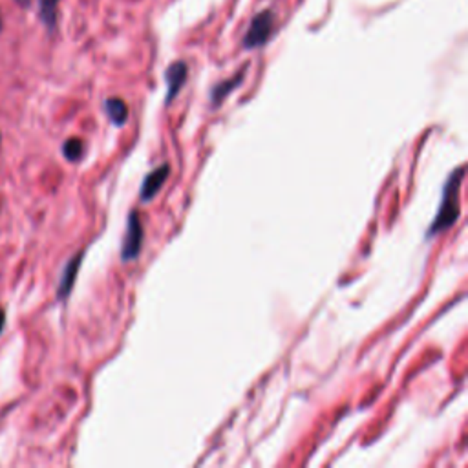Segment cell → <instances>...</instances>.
Wrapping results in <instances>:
<instances>
[{
    "instance_id": "1",
    "label": "cell",
    "mask_w": 468,
    "mask_h": 468,
    "mask_svg": "<svg viewBox=\"0 0 468 468\" xmlns=\"http://www.w3.org/2000/svg\"><path fill=\"white\" fill-rule=\"evenodd\" d=\"M465 176V167L456 168L448 176L447 183L443 187V196H441V205L433 218L430 229H428L426 238H435L438 234H443L448 231L456 222H458L461 207H459V190H461V181Z\"/></svg>"
},
{
    "instance_id": "2",
    "label": "cell",
    "mask_w": 468,
    "mask_h": 468,
    "mask_svg": "<svg viewBox=\"0 0 468 468\" xmlns=\"http://www.w3.org/2000/svg\"><path fill=\"white\" fill-rule=\"evenodd\" d=\"M275 11L271 10H264L256 13L249 22V28L245 31L244 41H242V46L245 50H258V48L265 46L267 41L273 35V31H275Z\"/></svg>"
},
{
    "instance_id": "3",
    "label": "cell",
    "mask_w": 468,
    "mask_h": 468,
    "mask_svg": "<svg viewBox=\"0 0 468 468\" xmlns=\"http://www.w3.org/2000/svg\"><path fill=\"white\" fill-rule=\"evenodd\" d=\"M143 242H145V231H143V224L139 219L138 210H132L128 214L127 231H125V238H123L121 245V260L123 262H130L139 256L143 249Z\"/></svg>"
},
{
    "instance_id": "4",
    "label": "cell",
    "mask_w": 468,
    "mask_h": 468,
    "mask_svg": "<svg viewBox=\"0 0 468 468\" xmlns=\"http://www.w3.org/2000/svg\"><path fill=\"white\" fill-rule=\"evenodd\" d=\"M84 258V251H79L75 256H71L68 260V264L64 265L62 269L61 280H59V287H57V298L59 300H68L73 285H75L77 275H79V269H81V262Z\"/></svg>"
},
{
    "instance_id": "5",
    "label": "cell",
    "mask_w": 468,
    "mask_h": 468,
    "mask_svg": "<svg viewBox=\"0 0 468 468\" xmlns=\"http://www.w3.org/2000/svg\"><path fill=\"white\" fill-rule=\"evenodd\" d=\"M168 174H170V167L168 165H161V167L154 168L150 174H147V178L143 179L141 188H139V198H141V201L148 204V201H152L158 196L163 183L167 181Z\"/></svg>"
},
{
    "instance_id": "6",
    "label": "cell",
    "mask_w": 468,
    "mask_h": 468,
    "mask_svg": "<svg viewBox=\"0 0 468 468\" xmlns=\"http://www.w3.org/2000/svg\"><path fill=\"white\" fill-rule=\"evenodd\" d=\"M188 68L183 61L172 62L170 66L165 71V81H167V97H165V105H170L172 99L179 93V90L183 88V84L187 82Z\"/></svg>"
},
{
    "instance_id": "7",
    "label": "cell",
    "mask_w": 468,
    "mask_h": 468,
    "mask_svg": "<svg viewBox=\"0 0 468 468\" xmlns=\"http://www.w3.org/2000/svg\"><path fill=\"white\" fill-rule=\"evenodd\" d=\"M245 79V70H242L240 73H236L234 77H231V79H227V81H222L219 84H216V87L213 88V92H210V102H213V107H218V105H222L224 102V99L227 96H229L233 90H236V88L244 82Z\"/></svg>"
},
{
    "instance_id": "8",
    "label": "cell",
    "mask_w": 468,
    "mask_h": 468,
    "mask_svg": "<svg viewBox=\"0 0 468 468\" xmlns=\"http://www.w3.org/2000/svg\"><path fill=\"white\" fill-rule=\"evenodd\" d=\"M105 112L116 127H123L128 119V107L123 99H116V97L105 101Z\"/></svg>"
},
{
    "instance_id": "9",
    "label": "cell",
    "mask_w": 468,
    "mask_h": 468,
    "mask_svg": "<svg viewBox=\"0 0 468 468\" xmlns=\"http://www.w3.org/2000/svg\"><path fill=\"white\" fill-rule=\"evenodd\" d=\"M61 0H39V17L48 30L53 31L57 26V8Z\"/></svg>"
},
{
    "instance_id": "10",
    "label": "cell",
    "mask_w": 468,
    "mask_h": 468,
    "mask_svg": "<svg viewBox=\"0 0 468 468\" xmlns=\"http://www.w3.org/2000/svg\"><path fill=\"white\" fill-rule=\"evenodd\" d=\"M62 156L71 161V163H77L79 159L84 156V143L79 138H70L64 141L62 145Z\"/></svg>"
},
{
    "instance_id": "11",
    "label": "cell",
    "mask_w": 468,
    "mask_h": 468,
    "mask_svg": "<svg viewBox=\"0 0 468 468\" xmlns=\"http://www.w3.org/2000/svg\"><path fill=\"white\" fill-rule=\"evenodd\" d=\"M4 327H6V311L4 307H0V333L4 331Z\"/></svg>"
},
{
    "instance_id": "12",
    "label": "cell",
    "mask_w": 468,
    "mask_h": 468,
    "mask_svg": "<svg viewBox=\"0 0 468 468\" xmlns=\"http://www.w3.org/2000/svg\"><path fill=\"white\" fill-rule=\"evenodd\" d=\"M15 2H17V4H19V6H22V8H26V6L30 4V0H15Z\"/></svg>"
},
{
    "instance_id": "13",
    "label": "cell",
    "mask_w": 468,
    "mask_h": 468,
    "mask_svg": "<svg viewBox=\"0 0 468 468\" xmlns=\"http://www.w3.org/2000/svg\"><path fill=\"white\" fill-rule=\"evenodd\" d=\"M0 31H2V19H0Z\"/></svg>"
}]
</instances>
